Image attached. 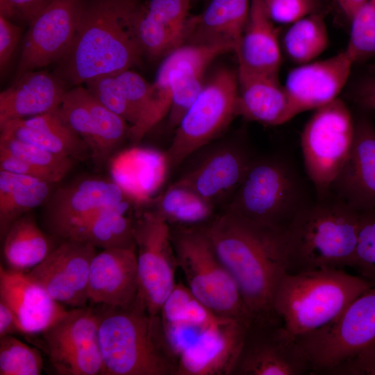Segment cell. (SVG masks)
Masks as SVG:
<instances>
[{
    "label": "cell",
    "instance_id": "3",
    "mask_svg": "<svg viewBox=\"0 0 375 375\" xmlns=\"http://www.w3.org/2000/svg\"><path fill=\"white\" fill-rule=\"evenodd\" d=\"M359 217L333 192L311 200L284 233L286 273L352 268Z\"/></svg>",
    "mask_w": 375,
    "mask_h": 375
},
{
    "label": "cell",
    "instance_id": "38",
    "mask_svg": "<svg viewBox=\"0 0 375 375\" xmlns=\"http://www.w3.org/2000/svg\"><path fill=\"white\" fill-rule=\"evenodd\" d=\"M43 363L37 349L12 335L0 337V375H39Z\"/></svg>",
    "mask_w": 375,
    "mask_h": 375
},
{
    "label": "cell",
    "instance_id": "6",
    "mask_svg": "<svg viewBox=\"0 0 375 375\" xmlns=\"http://www.w3.org/2000/svg\"><path fill=\"white\" fill-rule=\"evenodd\" d=\"M311 200L294 165L280 156L255 157L222 210L285 231Z\"/></svg>",
    "mask_w": 375,
    "mask_h": 375
},
{
    "label": "cell",
    "instance_id": "35",
    "mask_svg": "<svg viewBox=\"0 0 375 375\" xmlns=\"http://www.w3.org/2000/svg\"><path fill=\"white\" fill-rule=\"evenodd\" d=\"M328 43L324 18L315 12L290 24L283 36V49L288 58L299 65L315 60Z\"/></svg>",
    "mask_w": 375,
    "mask_h": 375
},
{
    "label": "cell",
    "instance_id": "37",
    "mask_svg": "<svg viewBox=\"0 0 375 375\" xmlns=\"http://www.w3.org/2000/svg\"><path fill=\"white\" fill-rule=\"evenodd\" d=\"M0 150L8 152L47 173L53 183L69 172L74 159L12 138L0 136Z\"/></svg>",
    "mask_w": 375,
    "mask_h": 375
},
{
    "label": "cell",
    "instance_id": "31",
    "mask_svg": "<svg viewBox=\"0 0 375 375\" xmlns=\"http://www.w3.org/2000/svg\"><path fill=\"white\" fill-rule=\"evenodd\" d=\"M133 208L129 199L108 206L73 226L62 239L103 249L135 247Z\"/></svg>",
    "mask_w": 375,
    "mask_h": 375
},
{
    "label": "cell",
    "instance_id": "36",
    "mask_svg": "<svg viewBox=\"0 0 375 375\" xmlns=\"http://www.w3.org/2000/svg\"><path fill=\"white\" fill-rule=\"evenodd\" d=\"M130 23L142 55L149 58H165L183 44L177 35L154 19L137 0L130 12Z\"/></svg>",
    "mask_w": 375,
    "mask_h": 375
},
{
    "label": "cell",
    "instance_id": "42",
    "mask_svg": "<svg viewBox=\"0 0 375 375\" xmlns=\"http://www.w3.org/2000/svg\"><path fill=\"white\" fill-rule=\"evenodd\" d=\"M207 68L197 69L188 73L176 89L168 112V126L176 129L185 113L201 92Z\"/></svg>",
    "mask_w": 375,
    "mask_h": 375
},
{
    "label": "cell",
    "instance_id": "29",
    "mask_svg": "<svg viewBox=\"0 0 375 375\" xmlns=\"http://www.w3.org/2000/svg\"><path fill=\"white\" fill-rule=\"evenodd\" d=\"M238 69L250 73L278 75L281 49L275 23L261 0H251L249 19L235 51Z\"/></svg>",
    "mask_w": 375,
    "mask_h": 375
},
{
    "label": "cell",
    "instance_id": "46",
    "mask_svg": "<svg viewBox=\"0 0 375 375\" xmlns=\"http://www.w3.org/2000/svg\"><path fill=\"white\" fill-rule=\"evenodd\" d=\"M55 0H0V15L14 23L29 25Z\"/></svg>",
    "mask_w": 375,
    "mask_h": 375
},
{
    "label": "cell",
    "instance_id": "7",
    "mask_svg": "<svg viewBox=\"0 0 375 375\" xmlns=\"http://www.w3.org/2000/svg\"><path fill=\"white\" fill-rule=\"evenodd\" d=\"M177 267L186 286L218 315L249 323L251 315L239 288L202 227H171Z\"/></svg>",
    "mask_w": 375,
    "mask_h": 375
},
{
    "label": "cell",
    "instance_id": "40",
    "mask_svg": "<svg viewBox=\"0 0 375 375\" xmlns=\"http://www.w3.org/2000/svg\"><path fill=\"white\" fill-rule=\"evenodd\" d=\"M352 268L375 286V208L360 212Z\"/></svg>",
    "mask_w": 375,
    "mask_h": 375
},
{
    "label": "cell",
    "instance_id": "15",
    "mask_svg": "<svg viewBox=\"0 0 375 375\" xmlns=\"http://www.w3.org/2000/svg\"><path fill=\"white\" fill-rule=\"evenodd\" d=\"M233 51L225 44H184L167 55L151 83L146 108L130 128L129 139L138 143L164 117L168 115L172 97L183 78L190 72L208 66L218 56Z\"/></svg>",
    "mask_w": 375,
    "mask_h": 375
},
{
    "label": "cell",
    "instance_id": "19",
    "mask_svg": "<svg viewBox=\"0 0 375 375\" xmlns=\"http://www.w3.org/2000/svg\"><path fill=\"white\" fill-rule=\"evenodd\" d=\"M354 61L344 49L330 58L299 65L287 75L284 87L299 114L337 99Z\"/></svg>",
    "mask_w": 375,
    "mask_h": 375
},
{
    "label": "cell",
    "instance_id": "11",
    "mask_svg": "<svg viewBox=\"0 0 375 375\" xmlns=\"http://www.w3.org/2000/svg\"><path fill=\"white\" fill-rule=\"evenodd\" d=\"M133 236L138 276L137 301L148 312L158 315L176 284L178 267L171 226L154 210L140 211L135 215Z\"/></svg>",
    "mask_w": 375,
    "mask_h": 375
},
{
    "label": "cell",
    "instance_id": "34",
    "mask_svg": "<svg viewBox=\"0 0 375 375\" xmlns=\"http://www.w3.org/2000/svg\"><path fill=\"white\" fill-rule=\"evenodd\" d=\"M171 227H200L217 215L215 207L192 190L174 183L158 200L156 209Z\"/></svg>",
    "mask_w": 375,
    "mask_h": 375
},
{
    "label": "cell",
    "instance_id": "25",
    "mask_svg": "<svg viewBox=\"0 0 375 375\" xmlns=\"http://www.w3.org/2000/svg\"><path fill=\"white\" fill-rule=\"evenodd\" d=\"M68 90L56 74L35 69L21 74L0 94V126L57 110Z\"/></svg>",
    "mask_w": 375,
    "mask_h": 375
},
{
    "label": "cell",
    "instance_id": "14",
    "mask_svg": "<svg viewBox=\"0 0 375 375\" xmlns=\"http://www.w3.org/2000/svg\"><path fill=\"white\" fill-rule=\"evenodd\" d=\"M83 0H55L28 25L16 77L58 62L74 40Z\"/></svg>",
    "mask_w": 375,
    "mask_h": 375
},
{
    "label": "cell",
    "instance_id": "47",
    "mask_svg": "<svg viewBox=\"0 0 375 375\" xmlns=\"http://www.w3.org/2000/svg\"><path fill=\"white\" fill-rule=\"evenodd\" d=\"M328 374L375 375V350H365L340 364Z\"/></svg>",
    "mask_w": 375,
    "mask_h": 375
},
{
    "label": "cell",
    "instance_id": "32",
    "mask_svg": "<svg viewBox=\"0 0 375 375\" xmlns=\"http://www.w3.org/2000/svg\"><path fill=\"white\" fill-rule=\"evenodd\" d=\"M51 185L45 181L0 170V227L6 233L21 216L46 202Z\"/></svg>",
    "mask_w": 375,
    "mask_h": 375
},
{
    "label": "cell",
    "instance_id": "41",
    "mask_svg": "<svg viewBox=\"0 0 375 375\" xmlns=\"http://www.w3.org/2000/svg\"><path fill=\"white\" fill-rule=\"evenodd\" d=\"M83 85L99 102L122 117L131 126L135 123L133 112L114 74L97 76Z\"/></svg>",
    "mask_w": 375,
    "mask_h": 375
},
{
    "label": "cell",
    "instance_id": "8",
    "mask_svg": "<svg viewBox=\"0 0 375 375\" xmlns=\"http://www.w3.org/2000/svg\"><path fill=\"white\" fill-rule=\"evenodd\" d=\"M237 72L217 70L204 85L175 129L165 151L169 167H175L220 135L238 116Z\"/></svg>",
    "mask_w": 375,
    "mask_h": 375
},
{
    "label": "cell",
    "instance_id": "52",
    "mask_svg": "<svg viewBox=\"0 0 375 375\" xmlns=\"http://www.w3.org/2000/svg\"><path fill=\"white\" fill-rule=\"evenodd\" d=\"M366 1L367 0H337L341 10L349 20Z\"/></svg>",
    "mask_w": 375,
    "mask_h": 375
},
{
    "label": "cell",
    "instance_id": "1",
    "mask_svg": "<svg viewBox=\"0 0 375 375\" xmlns=\"http://www.w3.org/2000/svg\"><path fill=\"white\" fill-rule=\"evenodd\" d=\"M235 279L251 319L278 317L273 308L286 273L284 233L225 210L201 226Z\"/></svg>",
    "mask_w": 375,
    "mask_h": 375
},
{
    "label": "cell",
    "instance_id": "21",
    "mask_svg": "<svg viewBox=\"0 0 375 375\" xmlns=\"http://www.w3.org/2000/svg\"><path fill=\"white\" fill-rule=\"evenodd\" d=\"M0 301L15 315L20 333H43L68 310L26 272L0 267Z\"/></svg>",
    "mask_w": 375,
    "mask_h": 375
},
{
    "label": "cell",
    "instance_id": "2",
    "mask_svg": "<svg viewBox=\"0 0 375 375\" xmlns=\"http://www.w3.org/2000/svg\"><path fill=\"white\" fill-rule=\"evenodd\" d=\"M135 0L83 1L77 32L56 74L73 87L131 69L142 53L130 23Z\"/></svg>",
    "mask_w": 375,
    "mask_h": 375
},
{
    "label": "cell",
    "instance_id": "4",
    "mask_svg": "<svg viewBox=\"0 0 375 375\" xmlns=\"http://www.w3.org/2000/svg\"><path fill=\"white\" fill-rule=\"evenodd\" d=\"M100 313L99 340L103 375H176V358L160 315L138 301L126 308Z\"/></svg>",
    "mask_w": 375,
    "mask_h": 375
},
{
    "label": "cell",
    "instance_id": "20",
    "mask_svg": "<svg viewBox=\"0 0 375 375\" xmlns=\"http://www.w3.org/2000/svg\"><path fill=\"white\" fill-rule=\"evenodd\" d=\"M138 293L135 246L103 249L95 254L89 272L88 301L126 308L135 303Z\"/></svg>",
    "mask_w": 375,
    "mask_h": 375
},
{
    "label": "cell",
    "instance_id": "43",
    "mask_svg": "<svg viewBox=\"0 0 375 375\" xmlns=\"http://www.w3.org/2000/svg\"><path fill=\"white\" fill-rule=\"evenodd\" d=\"M191 0H148L143 5L157 21L177 35L183 44Z\"/></svg>",
    "mask_w": 375,
    "mask_h": 375
},
{
    "label": "cell",
    "instance_id": "10",
    "mask_svg": "<svg viewBox=\"0 0 375 375\" xmlns=\"http://www.w3.org/2000/svg\"><path fill=\"white\" fill-rule=\"evenodd\" d=\"M312 374H328L375 344V286L356 298L333 322L297 338Z\"/></svg>",
    "mask_w": 375,
    "mask_h": 375
},
{
    "label": "cell",
    "instance_id": "23",
    "mask_svg": "<svg viewBox=\"0 0 375 375\" xmlns=\"http://www.w3.org/2000/svg\"><path fill=\"white\" fill-rule=\"evenodd\" d=\"M159 315L176 360L181 353L206 335L231 319L210 310L181 283H176Z\"/></svg>",
    "mask_w": 375,
    "mask_h": 375
},
{
    "label": "cell",
    "instance_id": "53",
    "mask_svg": "<svg viewBox=\"0 0 375 375\" xmlns=\"http://www.w3.org/2000/svg\"><path fill=\"white\" fill-rule=\"evenodd\" d=\"M372 347H373L374 349H375V344L372 346Z\"/></svg>",
    "mask_w": 375,
    "mask_h": 375
},
{
    "label": "cell",
    "instance_id": "49",
    "mask_svg": "<svg viewBox=\"0 0 375 375\" xmlns=\"http://www.w3.org/2000/svg\"><path fill=\"white\" fill-rule=\"evenodd\" d=\"M0 170L37 178L53 184L47 173L3 150H0Z\"/></svg>",
    "mask_w": 375,
    "mask_h": 375
},
{
    "label": "cell",
    "instance_id": "26",
    "mask_svg": "<svg viewBox=\"0 0 375 375\" xmlns=\"http://www.w3.org/2000/svg\"><path fill=\"white\" fill-rule=\"evenodd\" d=\"M169 167L165 152L135 146L112 158L110 178L138 208L152 200Z\"/></svg>",
    "mask_w": 375,
    "mask_h": 375
},
{
    "label": "cell",
    "instance_id": "44",
    "mask_svg": "<svg viewBox=\"0 0 375 375\" xmlns=\"http://www.w3.org/2000/svg\"><path fill=\"white\" fill-rule=\"evenodd\" d=\"M114 75L133 112L136 124L146 108L151 83L131 69H124Z\"/></svg>",
    "mask_w": 375,
    "mask_h": 375
},
{
    "label": "cell",
    "instance_id": "45",
    "mask_svg": "<svg viewBox=\"0 0 375 375\" xmlns=\"http://www.w3.org/2000/svg\"><path fill=\"white\" fill-rule=\"evenodd\" d=\"M275 24H291L315 12V0H261Z\"/></svg>",
    "mask_w": 375,
    "mask_h": 375
},
{
    "label": "cell",
    "instance_id": "27",
    "mask_svg": "<svg viewBox=\"0 0 375 375\" xmlns=\"http://www.w3.org/2000/svg\"><path fill=\"white\" fill-rule=\"evenodd\" d=\"M238 115L262 124H283L299 114L278 75L238 69Z\"/></svg>",
    "mask_w": 375,
    "mask_h": 375
},
{
    "label": "cell",
    "instance_id": "13",
    "mask_svg": "<svg viewBox=\"0 0 375 375\" xmlns=\"http://www.w3.org/2000/svg\"><path fill=\"white\" fill-rule=\"evenodd\" d=\"M100 313L74 308L44 332L50 362L60 375L103 374L99 340Z\"/></svg>",
    "mask_w": 375,
    "mask_h": 375
},
{
    "label": "cell",
    "instance_id": "30",
    "mask_svg": "<svg viewBox=\"0 0 375 375\" xmlns=\"http://www.w3.org/2000/svg\"><path fill=\"white\" fill-rule=\"evenodd\" d=\"M0 136L26 142L74 160L90 158L87 144L62 119L57 110L10 121L0 126Z\"/></svg>",
    "mask_w": 375,
    "mask_h": 375
},
{
    "label": "cell",
    "instance_id": "24",
    "mask_svg": "<svg viewBox=\"0 0 375 375\" xmlns=\"http://www.w3.org/2000/svg\"><path fill=\"white\" fill-rule=\"evenodd\" d=\"M248 323L228 319L177 358L176 375H232Z\"/></svg>",
    "mask_w": 375,
    "mask_h": 375
},
{
    "label": "cell",
    "instance_id": "39",
    "mask_svg": "<svg viewBox=\"0 0 375 375\" xmlns=\"http://www.w3.org/2000/svg\"><path fill=\"white\" fill-rule=\"evenodd\" d=\"M350 21L347 52L354 62L375 57V0H367Z\"/></svg>",
    "mask_w": 375,
    "mask_h": 375
},
{
    "label": "cell",
    "instance_id": "12",
    "mask_svg": "<svg viewBox=\"0 0 375 375\" xmlns=\"http://www.w3.org/2000/svg\"><path fill=\"white\" fill-rule=\"evenodd\" d=\"M312 369L297 338L279 317L251 319L232 375H303Z\"/></svg>",
    "mask_w": 375,
    "mask_h": 375
},
{
    "label": "cell",
    "instance_id": "18",
    "mask_svg": "<svg viewBox=\"0 0 375 375\" xmlns=\"http://www.w3.org/2000/svg\"><path fill=\"white\" fill-rule=\"evenodd\" d=\"M126 199L111 178L81 179L51 193L45 202L46 224L53 234L62 238L77 224Z\"/></svg>",
    "mask_w": 375,
    "mask_h": 375
},
{
    "label": "cell",
    "instance_id": "51",
    "mask_svg": "<svg viewBox=\"0 0 375 375\" xmlns=\"http://www.w3.org/2000/svg\"><path fill=\"white\" fill-rule=\"evenodd\" d=\"M20 333L17 320L12 310L0 301V337Z\"/></svg>",
    "mask_w": 375,
    "mask_h": 375
},
{
    "label": "cell",
    "instance_id": "22",
    "mask_svg": "<svg viewBox=\"0 0 375 375\" xmlns=\"http://www.w3.org/2000/svg\"><path fill=\"white\" fill-rule=\"evenodd\" d=\"M331 192L359 212L375 208V126L369 119L355 122L350 153Z\"/></svg>",
    "mask_w": 375,
    "mask_h": 375
},
{
    "label": "cell",
    "instance_id": "17",
    "mask_svg": "<svg viewBox=\"0 0 375 375\" xmlns=\"http://www.w3.org/2000/svg\"><path fill=\"white\" fill-rule=\"evenodd\" d=\"M96 253V247L88 243L64 240L26 274L58 303L85 307L90 265Z\"/></svg>",
    "mask_w": 375,
    "mask_h": 375
},
{
    "label": "cell",
    "instance_id": "5",
    "mask_svg": "<svg viewBox=\"0 0 375 375\" xmlns=\"http://www.w3.org/2000/svg\"><path fill=\"white\" fill-rule=\"evenodd\" d=\"M372 286L344 269L285 273L276 290L273 308L284 326L298 338L333 322Z\"/></svg>",
    "mask_w": 375,
    "mask_h": 375
},
{
    "label": "cell",
    "instance_id": "33",
    "mask_svg": "<svg viewBox=\"0 0 375 375\" xmlns=\"http://www.w3.org/2000/svg\"><path fill=\"white\" fill-rule=\"evenodd\" d=\"M49 242L28 213L15 220L5 233L3 256L12 270H31L50 253Z\"/></svg>",
    "mask_w": 375,
    "mask_h": 375
},
{
    "label": "cell",
    "instance_id": "9",
    "mask_svg": "<svg viewBox=\"0 0 375 375\" xmlns=\"http://www.w3.org/2000/svg\"><path fill=\"white\" fill-rule=\"evenodd\" d=\"M354 131L355 122L340 98L315 110L306 124L301 145L306 172L316 197L331 192L350 153Z\"/></svg>",
    "mask_w": 375,
    "mask_h": 375
},
{
    "label": "cell",
    "instance_id": "48",
    "mask_svg": "<svg viewBox=\"0 0 375 375\" xmlns=\"http://www.w3.org/2000/svg\"><path fill=\"white\" fill-rule=\"evenodd\" d=\"M21 28L0 15V67L3 71L9 63L21 35Z\"/></svg>",
    "mask_w": 375,
    "mask_h": 375
},
{
    "label": "cell",
    "instance_id": "16",
    "mask_svg": "<svg viewBox=\"0 0 375 375\" xmlns=\"http://www.w3.org/2000/svg\"><path fill=\"white\" fill-rule=\"evenodd\" d=\"M256 156L243 142H229L207 151L176 181L215 208H224L240 185Z\"/></svg>",
    "mask_w": 375,
    "mask_h": 375
},
{
    "label": "cell",
    "instance_id": "28",
    "mask_svg": "<svg viewBox=\"0 0 375 375\" xmlns=\"http://www.w3.org/2000/svg\"><path fill=\"white\" fill-rule=\"evenodd\" d=\"M250 9L251 0H211L201 14L188 18L183 44H226L235 52Z\"/></svg>",
    "mask_w": 375,
    "mask_h": 375
},
{
    "label": "cell",
    "instance_id": "50",
    "mask_svg": "<svg viewBox=\"0 0 375 375\" xmlns=\"http://www.w3.org/2000/svg\"><path fill=\"white\" fill-rule=\"evenodd\" d=\"M353 98L362 108L375 111V78L363 81L356 88Z\"/></svg>",
    "mask_w": 375,
    "mask_h": 375
}]
</instances>
